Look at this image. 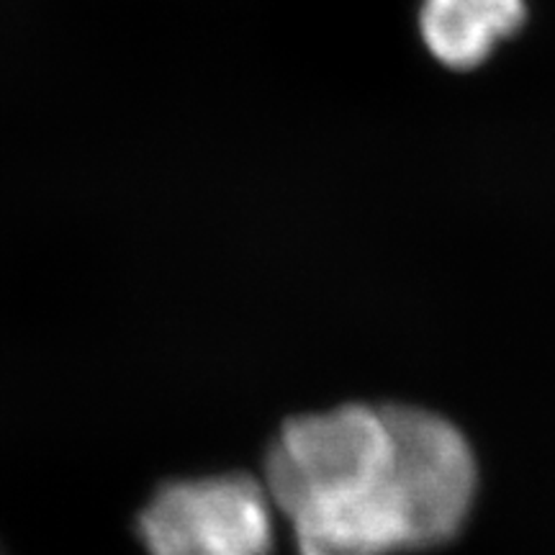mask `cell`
<instances>
[{
  "label": "cell",
  "mask_w": 555,
  "mask_h": 555,
  "mask_svg": "<svg viewBox=\"0 0 555 555\" xmlns=\"http://www.w3.org/2000/svg\"><path fill=\"white\" fill-rule=\"evenodd\" d=\"M262 481L298 555H393L453 540L476 494L466 437L406 404H345L283 420Z\"/></svg>",
  "instance_id": "obj_1"
},
{
  "label": "cell",
  "mask_w": 555,
  "mask_h": 555,
  "mask_svg": "<svg viewBox=\"0 0 555 555\" xmlns=\"http://www.w3.org/2000/svg\"><path fill=\"white\" fill-rule=\"evenodd\" d=\"M275 504L262 478L219 470L168 478L144 499L134 535L147 555H270Z\"/></svg>",
  "instance_id": "obj_2"
},
{
  "label": "cell",
  "mask_w": 555,
  "mask_h": 555,
  "mask_svg": "<svg viewBox=\"0 0 555 555\" xmlns=\"http://www.w3.org/2000/svg\"><path fill=\"white\" fill-rule=\"evenodd\" d=\"M522 0H425L422 37L442 65L468 69L522 24Z\"/></svg>",
  "instance_id": "obj_3"
}]
</instances>
